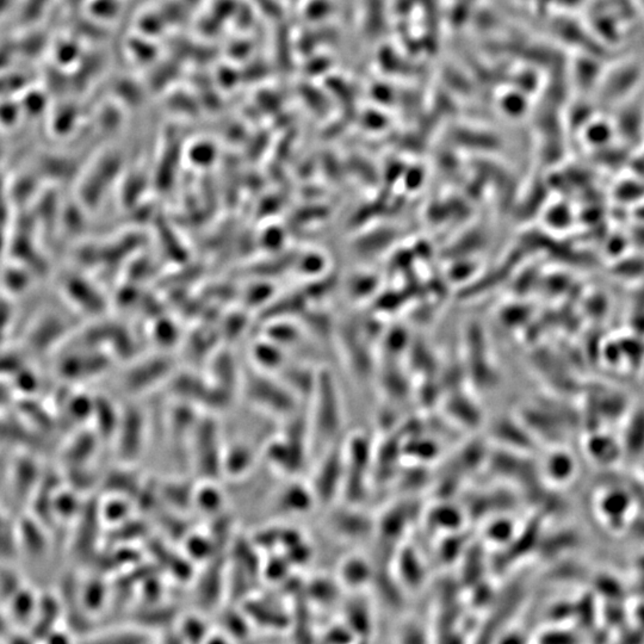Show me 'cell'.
<instances>
[{
	"label": "cell",
	"instance_id": "cell-1",
	"mask_svg": "<svg viewBox=\"0 0 644 644\" xmlns=\"http://www.w3.org/2000/svg\"><path fill=\"white\" fill-rule=\"evenodd\" d=\"M190 457L200 478L213 482L223 473L225 444L220 426L210 418L195 424L191 434Z\"/></svg>",
	"mask_w": 644,
	"mask_h": 644
},
{
	"label": "cell",
	"instance_id": "cell-2",
	"mask_svg": "<svg viewBox=\"0 0 644 644\" xmlns=\"http://www.w3.org/2000/svg\"><path fill=\"white\" fill-rule=\"evenodd\" d=\"M146 436V422L144 414L136 409H130L119 417V427L116 431L117 448L119 455L127 461L136 458L144 446Z\"/></svg>",
	"mask_w": 644,
	"mask_h": 644
},
{
	"label": "cell",
	"instance_id": "cell-3",
	"mask_svg": "<svg viewBox=\"0 0 644 644\" xmlns=\"http://www.w3.org/2000/svg\"><path fill=\"white\" fill-rule=\"evenodd\" d=\"M247 394L252 402L274 413H288L293 406V401L278 388V385L265 381L264 378H252L248 382Z\"/></svg>",
	"mask_w": 644,
	"mask_h": 644
},
{
	"label": "cell",
	"instance_id": "cell-4",
	"mask_svg": "<svg viewBox=\"0 0 644 644\" xmlns=\"http://www.w3.org/2000/svg\"><path fill=\"white\" fill-rule=\"evenodd\" d=\"M631 499L621 490H608L599 499V513L610 525L626 522V515L631 508Z\"/></svg>",
	"mask_w": 644,
	"mask_h": 644
},
{
	"label": "cell",
	"instance_id": "cell-5",
	"mask_svg": "<svg viewBox=\"0 0 644 644\" xmlns=\"http://www.w3.org/2000/svg\"><path fill=\"white\" fill-rule=\"evenodd\" d=\"M575 469L576 466L569 452H552L545 461V474L549 480L556 483H567V481H570L575 474Z\"/></svg>",
	"mask_w": 644,
	"mask_h": 644
},
{
	"label": "cell",
	"instance_id": "cell-6",
	"mask_svg": "<svg viewBox=\"0 0 644 644\" xmlns=\"http://www.w3.org/2000/svg\"><path fill=\"white\" fill-rule=\"evenodd\" d=\"M596 441H598V443H599L600 446H601V448H603V449L611 448V446H616V444H613V441H612L611 439H610V438H608V437L599 438V437H598V436H596ZM596 445L589 444V449H592V450H591V452H592V454H591V455H592L593 457H596V459H598V458H603V457H605V456H607L606 454H603V452L599 451V450H598V449H596Z\"/></svg>",
	"mask_w": 644,
	"mask_h": 644
}]
</instances>
